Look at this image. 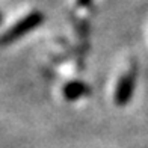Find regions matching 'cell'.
<instances>
[{
	"instance_id": "277c9868",
	"label": "cell",
	"mask_w": 148,
	"mask_h": 148,
	"mask_svg": "<svg viewBox=\"0 0 148 148\" xmlns=\"http://www.w3.org/2000/svg\"><path fill=\"white\" fill-rule=\"evenodd\" d=\"M92 0H77V5L79 6H88Z\"/></svg>"
},
{
	"instance_id": "3957f363",
	"label": "cell",
	"mask_w": 148,
	"mask_h": 148,
	"mask_svg": "<svg viewBox=\"0 0 148 148\" xmlns=\"http://www.w3.org/2000/svg\"><path fill=\"white\" fill-rule=\"evenodd\" d=\"M88 92H89V88L83 82H70L64 86V97L66 100H70V101L86 95Z\"/></svg>"
},
{
	"instance_id": "7a4b0ae2",
	"label": "cell",
	"mask_w": 148,
	"mask_h": 148,
	"mask_svg": "<svg viewBox=\"0 0 148 148\" xmlns=\"http://www.w3.org/2000/svg\"><path fill=\"white\" fill-rule=\"evenodd\" d=\"M134 92V74L127 73L118 82L116 91H115V103L118 106H125L132 100Z\"/></svg>"
},
{
	"instance_id": "5b68a950",
	"label": "cell",
	"mask_w": 148,
	"mask_h": 148,
	"mask_svg": "<svg viewBox=\"0 0 148 148\" xmlns=\"http://www.w3.org/2000/svg\"><path fill=\"white\" fill-rule=\"evenodd\" d=\"M0 24H2V15H0Z\"/></svg>"
},
{
	"instance_id": "6da1fadb",
	"label": "cell",
	"mask_w": 148,
	"mask_h": 148,
	"mask_svg": "<svg viewBox=\"0 0 148 148\" xmlns=\"http://www.w3.org/2000/svg\"><path fill=\"white\" fill-rule=\"evenodd\" d=\"M42 20H44V15L41 12H32V14L26 15L23 20H20L18 23H15L8 32H5L0 36V45H8L20 38H23L26 33L36 29L42 23Z\"/></svg>"
}]
</instances>
